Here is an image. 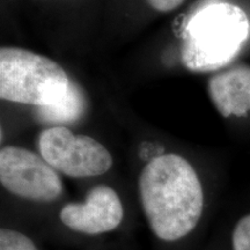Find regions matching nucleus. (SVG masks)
<instances>
[{
  "label": "nucleus",
  "mask_w": 250,
  "mask_h": 250,
  "mask_svg": "<svg viewBox=\"0 0 250 250\" xmlns=\"http://www.w3.org/2000/svg\"><path fill=\"white\" fill-rule=\"evenodd\" d=\"M71 79L45 56L17 46L0 49V98L34 105H54L66 96Z\"/></svg>",
  "instance_id": "7ed1b4c3"
},
{
  "label": "nucleus",
  "mask_w": 250,
  "mask_h": 250,
  "mask_svg": "<svg viewBox=\"0 0 250 250\" xmlns=\"http://www.w3.org/2000/svg\"><path fill=\"white\" fill-rule=\"evenodd\" d=\"M152 8L158 12L174 11L182 4L184 0H146Z\"/></svg>",
  "instance_id": "9b49d317"
},
{
  "label": "nucleus",
  "mask_w": 250,
  "mask_h": 250,
  "mask_svg": "<svg viewBox=\"0 0 250 250\" xmlns=\"http://www.w3.org/2000/svg\"><path fill=\"white\" fill-rule=\"evenodd\" d=\"M86 105L85 94L71 80L66 96L54 105L36 108V118L41 123L62 126V124L80 120L86 110Z\"/></svg>",
  "instance_id": "6e6552de"
},
{
  "label": "nucleus",
  "mask_w": 250,
  "mask_h": 250,
  "mask_svg": "<svg viewBox=\"0 0 250 250\" xmlns=\"http://www.w3.org/2000/svg\"><path fill=\"white\" fill-rule=\"evenodd\" d=\"M0 250H39L33 240L14 229L0 230Z\"/></svg>",
  "instance_id": "1a4fd4ad"
},
{
  "label": "nucleus",
  "mask_w": 250,
  "mask_h": 250,
  "mask_svg": "<svg viewBox=\"0 0 250 250\" xmlns=\"http://www.w3.org/2000/svg\"><path fill=\"white\" fill-rule=\"evenodd\" d=\"M233 249L250 250V214L240 219L234 228Z\"/></svg>",
  "instance_id": "9d476101"
},
{
  "label": "nucleus",
  "mask_w": 250,
  "mask_h": 250,
  "mask_svg": "<svg viewBox=\"0 0 250 250\" xmlns=\"http://www.w3.org/2000/svg\"><path fill=\"white\" fill-rule=\"evenodd\" d=\"M40 154L59 173L74 179L105 174L112 166V156L92 137L74 134L65 126L42 131L39 138Z\"/></svg>",
  "instance_id": "20e7f679"
},
{
  "label": "nucleus",
  "mask_w": 250,
  "mask_h": 250,
  "mask_svg": "<svg viewBox=\"0 0 250 250\" xmlns=\"http://www.w3.org/2000/svg\"><path fill=\"white\" fill-rule=\"evenodd\" d=\"M249 33V19L239 6L223 1L204 5L184 27L182 62L192 72L223 68L240 54Z\"/></svg>",
  "instance_id": "f03ea898"
},
{
  "label": "nucleus",
  "mask_w": 250,
  "mask_h": 250,
  "mask_svg": "<svg viewBox=\"0 0 250 250\" xmlns=\"http://www.w3.org/2000/svg\"><path fill=\"white\" fill-rule=\"evenodd\" d=\"M123 215V205L117 192L103 184L92 188L83 203H70L59 212V219L65 226L87 235L116 229Z\"/></svg>",
  "instance_id": "423d86ee"
},
{
  "label": "nucleus",
  "mask_w": 250,
  "mask_h": 250,
  "mask_svg": "<svg viewBox=\"0 0 250 250\" xmlns=\"http://www.w3.org/2000/svg\"><path fill=\"white\" fill-rule=\"evenodd\" d=\"M0 182L12 195L31 202H55L62 193L58 171L41 155L18 146L0 151Z\"/></svg>",
  "instance_id": "39448f33"
},
{
  "label": "nucleus",
  "mask_w": 250,
  "mask_h": 250,
  "mask_svg": "<svg viewBox=\"0 0 250 250\" xmlns=\"http://www.w3.org/2000/svg\"><path fill=\"white\" fill-rule=\"evenodd\" d=\"M139 196L152 232L164 241L187 236L202 217L201 181L181 155H159L148 162L139 177Z\"/></svg>",
  "instance_id": "f257e3e1"
},
{
  "label": "nucleus",
  "mask_w": 250,
  "mask_h": 250,
  "mask_svg": "<svg viewBox=\"0 0 250 250\" xmlns=\"http://www.w3.org/2000/svg\"><path fill=\"white\" fill-rule=\"evenodd\" d=\"M208 90L221 116H245L250 111V66L236 65L215 74Z\"/></svg>",
  "instance_id": "0eeeda50"
}]
</instances>
